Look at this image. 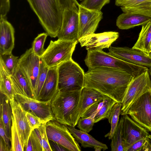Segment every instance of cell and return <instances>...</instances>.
<instances>
[{
  "instance_id": "1",
  "label": "cell",
  "mask_w": 151,
  "mask_h": 151,
  "mask_svg": "<svg viewBox=\"0 0 151 151\" xmlns=\"http://www.w3.org/2000/svg\"><path fill=\"white\" fill-rule=\"evenodd\" d=\"M133 78L130 74L120 70L98 67L85 73L84 87L94 89L117 102L122 103Z\"/></svg>"
},
{
  "instance_id": "2",
  "label": "cell",
  "mask_w": 151,
  "mask_h": 151,
  "mask_svg": "<svg viewBox=\"0 0 151 151\" xmlns=\"http://www.w3.org/2000/svg\"><path fill=\"white\" fill-rule=\"evenodd\" d=\"M46 32L57 36L61 27L62 11L59 0H27Z\"/></svg>"
},
{
  "instance_id": "3",
  "label": "cell",
  "mask_w": 151,
  "mask_h": 151,
  "mask_svg": "<svg viewBox=\"0 0 151 151\" xmlns=\"http://www.w3.org/2000/svg\"><path fill=\"white\" fill-rule=\"evenodd\" d=\"M87 50L84 61L88 70L98 67L112 68L126 72L135 77L148 69L146 67L131 63L116 58L102 50L90 49Z\"/></svg>"
},
{
  "instance_id": "4",
  "label": "cell",
  "mask_w": 151,
  "mask_h": 151,
  "mask_svg": "<svg viewBox=\"0 0 151 151\" xmlns=\"http://www.w3.org/2000/svg\"><path fill=\"white\" fill-rule=\"evenodd\" d=\"M81 90L58 91L51 101V106L55 119L66 126L72 127L71 115L78 102Z\"/></svg>"
},
{
  "instance_id": "5",
  "label": "cell",
  "mask_w": 151,
  "mask_h": 151,
  "mask_svg": "<svg viewBox=\"0 0 151 151\" xmlns=\"http://www.w3.org/2000/svg\"><path fill=\"white\" fill-rule=\"evenodd\" d=\"M58 91H72L82 90L84 86L85 73L72 59L57 66Z\"/></svg>"
},
{
  "instance_id": "6",
  "label": "cell",
  "mask_w": 151,
  "mask_h": 151,
  "mask_svg": "<svg viewBox=\"0 0 151 151\" xmlns=\"http://www.w3.org/2000/svg\"><path fill=\"white\" fill-rule=\"evenodd\" d=\"M62 11V22L58 34V39L78 40V7L76 0H59Z\"/></svg>"
},
{
  "instance_id": "7",
  "label": "cell",
  "mask_w": 151,
  "mask_h": 151,
  "mask_svg": "<svg viewBox=\"0 0 151 151\" xmlns=\"http://www.w3.org/2000/svg\"><path fill=\"white\" fill-rule=\"evenodd\" d=\"M78 42L59 39L54 41L51 40L41 59L48 68L58 66L72 59V54Z\"/></svg>"
},
{
  "instance_id": "8",
  "label": "cell",
  "mask_w": 151,
  "mask_h": 151,
  "mask_svg": "<svg viewBox=\"0 0 151 151\" xmlns=\"http://www.w3.org/2000/svg\"><path fill=\"white\" fill-rule=\"evenodd\" d=\"M151 91V80L148 70L134 77L129 84L122 103L120 115H124L132 105L145 93Z\"/></svg>"
},
{
  "instance_id": "9",
  "label": "cell",
  "mask_w": 151,
  "mask_h": 151,
  "mask_svg": "<svg viewBox=\"0 0 151 151\" xmlns=\"http://www.w3.org/2000/svg\"><path fill=\"white\" fill-rule=\"evenodd\" d=\"M45 128L49 141L58 143L68 151H81L78 142L66 125L56 120H50L46 123Z\"/></svg>"
},
{
  "instance_id": "10",
  "label": "cell",
  "mask_w": 151,
  "mask_h": 151,
  "mask_svg": "<svg viewBox=\"0 0 151 151\" xmlns=\"http://www.w3.org/2000/svg\"><path fill=\"white\" fill-rule=\"evenodd\" d=\"M134 121L149 132L151 131V91L138 99L127 114Z\"/></svg>"
},
{
  "instance_id": "11",
  "label": "cell",
  "mask_w": 151,
  "mask_h": 151,
  "mask_svg": "<svg viewBox=\"0 0 151 151\" xmlns=\"http://www.w3.org/2000/svg\"><path fill=\"white\" fill-rule=\"evenodd\" d=\"M14 98L26 111H29L37 116L43 123L55 120L51 107V100L42 101L19 94H16Z\"/></svg>"
},
{
  "instance_id": "12",
  "label": "cell",
  "mask_w": 151,
  "mask_h": 151,
  "mask_svg": "<svg viewBox=\"0 0 151 151\" xmlns=\"http://www.w3.org/2000/svg\"><path fill=\"white\" fill-rule=\"evenodd\" d=\"M109 55L126 62L135 65L151 67V53L147 54L127 47H114L109 48Z\"/></svg>"
},
{
  "instance_id": "13",
  "label": "cell",
  "mask_w": 151,
  "mask_h": 151,
  "mask_svg": "<svg viewBox=\"0 0 151 151\" xmlns=\"http://www.w3.org/2000/svg\"><path fill=\"white\" fill-rule=\"evenodd\" d=\"M78 7L79 39L85 36L94 33L103 18V13L101 11L88 9L80 4Z\"/></svg>"
},
{
  "instance_id": "14",
  "label": "cell",
  "mask_w": 151,
  "mask_h": 151,
  "mask_svg": "<svg viewBox=\"0 0 151 151\" xmlns=\"http://www.w3.org/2000/svg\"><path fill=\"white\" fill-rule=\"evenodd\" d=\"M40 58L35 54L32 48L27 50L19 58V68L28 79L34 94L38 76Z\"/></svg>"
},
{
  "instance_id": "15",
  "label": "cell",
  "mask_w": 151,
  "mask_h": 151,
  "mask_svg": "<svg viewBox=\"0 0 151 151\" xmlns=\"http://www.w3.org/2000/svg\"><path fill=\"white\" fill-rule=\"evenodd\" d=\"M104 95L94 89L83 87L77 105L71 115L73 127H75L77 125L79 119L89 107L103 100Z\"/></svg>"
},
{
  "instance_id": "16",
  "label": "cell",
  "mask_w": 151,
  "mask_h": 151,
  "mask_svg": "<svg viewBox=\"0 0 151 151\" xmlns=\"http://www.w3.org/2000/svg\"><path fill=\"white\" fill-rule=\"evenodd\" d=\"M119 37V33L115 32L94 33L80 38L78 42L81 47H85L87 50L90 49L102 50L109 48Z\"/></svg>"
},
{
  "instance_id": "17",
  "label": "cell",
  "mask_w": 151,
  "mask_h": 151,
  "mask_svg": "<svg viewBox=\"0 0 151 151\" xmlns=\"http://www.w3.org/2000/svg\"><path fill=\"white\" fill-rule=\"evenodd\" d=\"M149 132L128 114L124 115L123 134L124 151L136 142L148 137L150 134Z\"/></svg>"
},
{
  "instance_id": "18",
  "label": "cell",
  "mask_w": 151,
  "mask_h": 151,
  "mask_svg": "<svg viewBox=\"0 0 151 151\" xmlns=\"http://www.w3.org/2000/svg\"><path fill=\"white\" fill-rule=\"evenodd\" d=\"M9 101L13 115L24 147L31 132L26 116V111L22 105L15 100L14 97Z\"/></svg>"
},
{
  "instance_id": "19",
  "label": "cell",
  "mask_w": 151,
  "mask_h": 151,
  "mask_svg": "<svg viewBox=\"0 0 151 151\" xmlns=\"http://www.w3.org/2000/svg\"><path fill=\"white\" fill-rule=\"evenodd\" d=\"M14 29L6 17H0V54L12 52L14 46Z\"/></svg>"
},
{
  "instance_id": "20",
  "label": "cell",
  "mask_w": 151,
  "mask_h": 151,
  "mask_svg": "<svg viewBox=\"0 0 151 151\" xmlns=\"http://www.w3.org/2000/svg\"><path fill=\"white\" fill-rule=\"evenodd\" d=\"M123 12L144 15L151 18V0H116Z\"/></svg>"
},
{
  "instance_id": "21",
  "label": "cell",
  "mask_w": 151,
  "mask_h": 151,
  "mask_svg": "<svg viewBox=\"0 0 151 151\" xmlns=\"http://www.w3.org/2000/svg\"><path fill=\"white\" fill-rule=\"evenodd\" d=\"M58 91L57 66L49 68L38 100L44 101L51 100Z\"/></svg>"
},
{
  "instance_id": "22",
  "label": "cell",
  "mask_w": 151,
  "mask_h": 151,
  "mask_svg": "<svg viewBox=\"0 0 151 151\" xmlns=\"http://www.w3.org/2000/svg\"><path fill=\"white\" fill-rule=\"evenodd\" d=\"M151 21V18L140 14L123 12L117 18L116 25L120 29H127L144 25Z\"/></svg>"
},
{
  "instance_id": "23",
  "label": "cell",
  "mask_w": 151,
  "mask_h": 151,
  "mask_svg": "<svg viewBox=\"0 0 151 151\" xmlns=\"http://www.w3.org/2000/svg\"><path fill=\"white\" fill-rule=\"evenodd\" d=\"M10 76L15 94H21L34 99V95L29 82L19 65L15 73Z\"/></svg>"
},
{
  "instance_id": "24",
  "label": "cell",
  "mask_w": 151,
  "mask_h": 151,
  "mask_svg": "<svg viewBox=\"0 0 151 151\" xmlns=\"http://www.w3.org/2000/svg\"><path fill=\"white\" fill-rule=\"evenodd\" d=\"M76 141L84 147H100L103 150L108 149L106 145L98 141L88 133L76 129L70 126H66Z\"/></svg>"
},
{
  "instance_id": "25",
  "label": "cell",
  "mask_w": 151,
  "mask_h": 151,
  "mask_svg": "<svg viewBox=\"0 0 151 151\" xmlns=\"http://www.w3.org/2000/svg\"><path fill=\"white\" fill-rule=\"evenodd\" d=\"M0 121L3 123L7 134L11 139L13 113L9 100L0 93Z\"/></svg>"
},
{
  "instance_id": "26",
  "label": "cell",
  "mask_w": 151,
  "mask_h": 151,
  "mask_svg": "<svg viewBox=\"0 0 151 151\" xmlns=\"http://www.w3.org/2000/svg\"><path fill=\"white\" fill-rule=\"evenodd\" d=\"M151 21L142 26L137 40L132 48L149 54L151 53Z\"/></svg>"
},
{
  "instance_id": "27",
  "label": "cell",
  "mask_w": 151,
  "mask_h": 151,
  "mask_svg": "<svg viewBox=\"0 0 151 151\" xmlns=\"http://www.w3.org/2000/svg\"><path fill=\"white\" fill-rule=\"evenodd\" d=\"M9 74L0 64V91L9 100L16 95L14 91Z\"/></svg>"
},
{
  "instance_id": "28",
  "label": "cell",
  "mask_w": 151,
  "mask_h": 151,
  "mask_svg": "<svg viewBox=\"0 0 151 151\" xmlns=\"http://www.w3.org/2000/svg\"><path fill=\"white\" fill-rule=\"evenodd\" d=\"M124 115H122L111 139L110 144L111 151H124L123 140Z\"/></svg>"
},
{
  "instance_id": "29",
  "label": "cell",
  "mask_w": 151,
  "mask_h": 151,
  "mask_svg": "<svg viewBox=\"0 0 151 151\" xmlns=\"http://www.w3.org/2000/svg\"><path fill=\"white\" fill-rule=\"evenodd\" d=\"M117 102L111 98L104 95L103 100L95 116V123L105 119H108L114 105Z\"/></svg>"
},
{
  "instance_id": "30",
  "label": "cell",
  "mask_w": 151,
  "mask_h": 151,
  "mask_svg": "<svg viewBox=\"0 0 151 151\" xmlns=\"http://www.w3.org/2000/svg\"><path fill=\"white\" fill-rule=\"evenodd\" d=\"M19 58L12 52L0 54V64L10 76L14 75L18 67Z\"/></svg>"
},
{
  "instance_id": "31",
  "label": "cell",
  "mask_w": 151,
  "mask_h": 151,
  "mask_svg": "<svg viewBox=\"0 0 151 151\" xmlns=\"http://www.w3.org/2000/svg\"><path fill=\"white\" fill-rule=\"evenodd\" d=\"M122 106L121 103L117 102L113 106L110 114L108 118L109 122L111 124V129L105 136L109 139H111L118 124L120 114Z\"/></svg>"
},
{
  "instance_id": "32",
  "label": "cell",
  "mask_w": 151,
  "mask_h": 151,
  "mask_svg": "<svg viewBox=\"0 0 151 151\" xmlns=\"http://www.w3.org/2000/svg\"><path fill=\"white\" fill-rule=\"evenodd\" d=\"M11 149L10 151H23L24 147L13 115L12 124L11 128Z\"/></svg>"
},
{
  "instance_id": "33",
  "label": "cell",
  "mask_w": 151,
  "mask_h": 151,
  "mask_svg": "<svg viewBox=\"0 0 151 151\" xmlns=\"http://www.w3.org/2000/svg\"><path fill=\"white\" fill-rule=\"evenodd\" d=\"M46 123L42 124L38 127L32 131L41 145L44 151H52L53 150L51 147L46 133Z\"/></svg>"
},
{
  "instance_id": "34",
  "label": "cell",
  "mask_w": 151,
  "mask_h": 151,
  "mask_svg": "<svg viewBox=\"0 0 151 151\" xmlns=\"http://www.w3.org/2000/svg\"><path fill=\"white\" fill-rule=\"evenodd\" d=\"M49 68L41 60L40 71L37 78L34 95V99L38 100L44 83L46 80Z\"/></svg>"
},
{
  "instance_id": "35",
  "label": "cell",
  "mask_w": 151,
  "mask_h": 151,
  "mask_svg": "<svg viewBox=\"0 0 151 151\" xmlns=\"http://www.w3.org/2000/svg\"><path fill=\"white\" fill-rule=\"evenodd\" d=\"M48 35L46 32L40 34L32 42L31 47L32 50L35 54L40 58L45 50L44 48V45Z\"/></svg>"
},
{
  "instance_id": "36",
  "label": "cell",
  "mask_w": 151,
  "mask_h": 151,
  "mask_svg": "<svg viewBox=\"0 0 151 151\" xmlns=\"http://www.w3.org/2000/svg\"><path fill=\"white\" fill-rule=\"evenodd\" d=\"M95 117V116L92 115L87 118L81 117L77 125V127L82 131L89 133L93 129Z\"/></svg>"
},
{
  "instance_id": "37",
  "label": "cell",
  "mask_w": 151,
  "mask_h": 151,
  "mask_svg": "<svg viewBox=\"0 0 151 151\" xmlns=\"http://www.w3.org/2000/svg\"><path fill=\"white\" fill-rule=\"evenodd\" d=\"M110 0H83L80 4L88 9L100 11L104 6L109 3Z\"/></svg>"
},
{
  "instance_id": "38",
  "label": "cell",
  "mask_w": 151,
  "mask_h": 151,
  "mask_svg": "<svg viewBox=\"0 0 151 151\" xmlns=\"http://www.w3.org/2000/svg\"><path fill=\"white\" fill-rule=\"evenodd\" d=\"M24 151H44L40 144L34 132L32 131Z\"/></svg>"
},
{
  "instance_id": "39",
  "label": "cell",
  "mask_w": 151,
  "mask_h": 151,
  "mask_svg": "<svg viewBox=\"0 0 151 151\" xmlns=\"http://www.w3.org/2000/svg\"><path fill=\"white\" fill-rule=\"evenodd\" d=\"M26 115L31 132L44 123L39 118L29 111H26Z\"/></svg>"
},
{
  "instance_id": "40",
  "label": "cell",
  "mask_w": 151,
  "mask_h": 151,
  "mask_svg": "<svg viewBox=\"0 0 151 151\" xmlns=\"http://www.w3.org/2000/svg\"><path fill=\"white\" fill-rule=\"evenodd\" d=\"M101 102H97L92 105L86 110L81 117L87 118L92 115L95 116L100 106Z\"/></svg>"
},
{
  "instance_id": "41",
  "label": "cell",
  "mask_w": 151,
  "mask_h": 151,
  "mask_svg": "<svg viewBox=\"0 0 151 151\" xmlns=\"http://www.w3.org/2000/svg\"><path fill=\"white\" fill-rule=\"evenodd\" d=\"M10 9V0H0V17H6Z\"/></svg>"
},
{
  "instance_id": "42",
  "label": "cell",
  "mask_w": 151,
  "mask_h": 151,
  "mask_svg": "<svg viewBox=\"0 0 151 151\" xmlns=\"http://www.w3.org/2000/svg\"><path fill=\"white\" fill-rule=\"evenodd\" d=\"M0 135L9 148L11 149V142L10 138L8 136L6 130L1 121H0Z\"/></svg>"
},
{
  "instance_id": "43",
  "label": "cell",
  "mask_w": 151,
  "mask_h": 151,
  "mask_svg": "<svg viewBox=\"0 0 151 151\" xmlns=\"http://www.w3.org/2000/svg\"><path fill=\"white\" fill-rule=\"evenodd\" d=\"M144 139L142 138L136 142L129 147L126 151H141Z\"/></svg>"
},
{
  "instance_id": "44",
  "label": "cell",
  "mask_w": 151,
  "mask_h": 151,
  "mask_svg": "<svg viewBox=\"0 0 151 151\" xmlns=\"http://www.w3.org/2000/svg\"><path fill=\"white\" fill-rule=\"evenodd\" d=\"M141 151H151V139L148 137L145 138Z\"/></svg>"
},
{
  "instance_id": "45",
  "label": "cell",
  "mask_w": 151,
  "mask_h": 151,
  "mask_svg": "<svg viewBox=\"0 0 151 151\" xmlns=\"http://www.w3.org/2000/svg\"><path fill=\"white\" fill-rule=\"evenodd\" d=\"M49 142L50 145H51L52 147L55 150L58 151H68L64 147L54 142L51 141Z\"/></svg>"
},
{
  "instance_id": "46",
  "label": "cell",
  "mask_w": 151,
  "mask_h": 151,
  "mask_svg": "<svg viewBox=\"0 0 151 151\" xmlns=\"http://www.w3.org/2000/svg\"><path fill=\"white\" fill-rule=\"evenodd\" d=\"M0 151H10V149L1 137H0Z\"/></svg>"
},
{
  "instance_id": "47",
  "label": "cell",
  "mask_w": 151,
  "mask_h": 151,
  "mask_svg": "<svg viewBox=\"0 0 151 151\" xmlns=\"http://www.w3.org/2000/svg\"><path fill=\"white\" fill-rule=\"evenodd\" d=\"M95 151H100L102 150L101 148L99 147H96L93 148Z\"/></svg>"
},
{
  "instance_id": "48",
  "label": "cell",
  "mask_w": 151,
  "mask_h": 151,
  "mask_svg": "<svg viewBox=\"0 0 151 151\" xmlns=\"http://www.w3.org/2000/svg\"><path fill=\"white\" fill-rule=\"evenodd\" d=\"M148 70L150 74V79L151 80V67L148 68Z\"/></svg>"
},
{
  "instance_id": "49",
  "label": "cell",
  "mask_w": 151,
  "mask_h": 151,
  "mask_svg": "<svg viewBox=\"0 0 151 151\" xmlns=\"http://www.w3.org/2000/svg\"><path fill=\"white\" fill-rule=\"evenodd\" d=\"M150 132V134L149 135L148 137L151 139V131Z\"/></svg>"
},
{
  "instance_id": "50",
  "label": "cell",
  "mask_w": 151,
  "mask_h": 151,
  "mask_svg": "<svg viewBox=\"0 0 151 151\" xmlns=\"http://www.w3.org/2000/svg\"><path fill=\"white\" fill-rule=\"evenodd\" d=\"M80 0L81 1H82L83 0Z\"/></svg>"
},
{
  "instance_id": "51",
  "label": "cell",
  "mask_w": 151,
  "mask_h": 151,
  "mask_svg": "<svg viewBox=\"0 0 151 151\" xmlns=\"http://www.w3.org/2000/svg\"></svg>"
}]
</instances>
